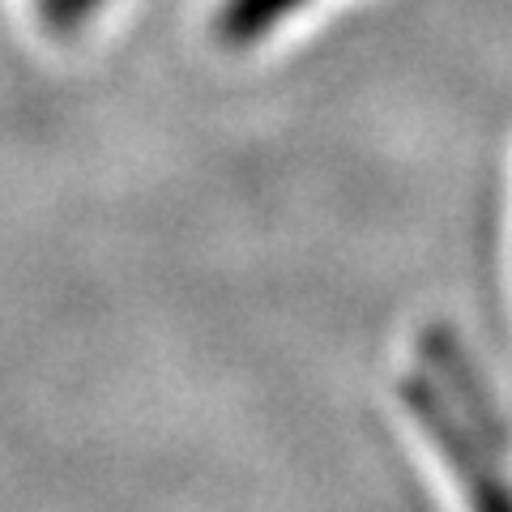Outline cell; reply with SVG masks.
Listing matches in <instances>:
<instances>
[{"mask_svg": "<svg viewBox=\"0 0 512 512\" xmlns=\"http://www.w3.org/2000/svg\"><path fill=\"white\" fill-rule=\"evenodd\" d=\"M397 397H402V410L414 419V427L436 448V457L457 474V491L466 508L512 512V478L504 466L508 440L478 427L427 367H414V372L397 380Z\"/></svg>", "mask_w": 512, "mask_h": 512, "instance_id": "cell-1", "label": "cell"}, {"mask_svg": "<svg viewBox=\"0 0 512 512\" xmlns=\"http://www.w3.org/2000/svg\"><path fill=\"white\" fill-rule=\"evenodd\" d=\"M35 5L52 35H77L103 9V0H35Z\"/></svg>", "mask_w": 512, "mask_h": 512, "instance_id": "cell-3", "label": "cell"}, {"mask_svg": "<svg viewBox=\"0 0 512 512\" xmlns=\"http://www.w3.org/2000/svg\"><path fill=\"white\" fill-rule=\"evenodd\" d=\"M308 0H222L218 18H214V35L222 47H256L265 35L299 13Z\"/></svg>", "mask_w": 512, "mask_h": 512, "instance_id": "cell-2", "label": "cell"}]
</instances>
